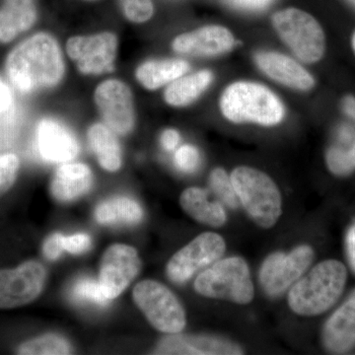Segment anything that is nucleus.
<instances>
[{"instance_id":"39448f33","label":"nucleus","mask_w":355,"mask_h":355,"mask_svg":"<svg viewBox=\"0 0 355 355\" xmlns=\"http://www.w3.org/2000/svg\"><path fill=\"white\" fill-rule=\"evenodd\" d=\"M195 289L205 297L223 299L238 304H248L254 298L249 266L239 257L216 261L198 275Z\"/></svg>"},{"instance_id":"7ed1b4c3","label":"nucleus","mask_w":355,"mask_h":355,"mask_svg":"<svg viewBox=\"0 0 355 355\" xmlns=\"http://www.w3.org/2000/svg\"><path fill=\"white\" fill-rule=\"evenodd\" d=\"M347 270L336 260L318 263L292 287L288 304L295 314L312 317L331 309L342 296Z\"/></svg>"},{"instance_id":"9b49d317","label":"nucleus","mask_w":355,"mask_h":355,"mask_svg":"<svg viewBox=\"0 0 355 355\" xmlns=\"http://www.w3.org/2000/svg\"><path fill=\"white\" fill-rule=\"evenodd\" d=\"M48 272L38 261H29L13 270H0V309L33 302L46 284Z\"/></svg>"},{"instance_id":"423d86ee","label":"nucleus","mask_w":355,"mask_h":355,"mask_svg":"<svg viewBox=\"0 0 355 355\" xmlns=\"http://www.w3.org/2000/svg\"><path fill=\"white\" fill-rule=\"evenodd\" d=\"M272 23L280 39L306 64L323 58L326 38L323 28L311 14L301 9H284L272 15Z\"/></svg>"},{"instance_id":"e433bc0d","label":"nucleus","mask_w":355,"mask_h":355,"mask_svg":"<svg viewBox=\"0 0 355 355\" xmlns=\"http://www.w3.org/2000/svg\"><path fill=\"white\" fill-rule=\"evenodd\" d=\"M180 142V135L177 130H166L161 135V144L164 147L166 150L172 151L176 148L178 144Z\"/></svg>"},{"instance_id":"412c9836","label":"nucleus","mask_w":355,"mask_h":355,"mask_svg":"<svg viewBox=\"0 0 355 355\" xmlns=\"http://www.w3.org/2000/svg\"><path fill=\"white\" fill-rule=\"evenodd\" d=\"M38 19L36 0H4L0 7V42L9 43Z\"/></svg>"},{"instance_id":"aec40b11","label":"nucleus","mask_w":355,"mask_h":355,"mask_svg":"<svg viewBox=\"0 0 355 355\" xmlns=\"http://www.w3.org/2000/svg\"><path fill=\"white\" fill-rule=\"evenodd\" d=\"M93 173L83 163H64L51 181V197L60 202H73L92 188Z\"/></svg>"},{"instance_id":"a211bd4d","label":"nucleus","mask_w":355,"mask_h":355,"mask_svg":"<svg viewBox=\"0 0 355 355\" xmlns=\"http://www.w3.org/2000/svg\"><path fill=\"white\" fill-rule=\"evenodd\" d=\"M155 354H242L243 350L234 343L209 336H175L161 340Z\"/></svg>"},{"instance_id":"f704fd0d","label":"nucleus","mask_w":355,"mask_h":355,"mask_svg":"<svg viewBox=\"0 0 355 355\" xmlns=\"http://www.w3.org/2000/svg\"><path fill=\"white\" fill-rule=\"evenodd\" d=\"M14 112L13 92L10 86L0 76V116Z\"/></svg>"},{"instance_id":"393cba45","label":"nucleus","mask_w":355,"mask_h":355,"mask_svg":"<svg viewBox=\"0 0 355 355\" xmlns=\"http://www.w3.org/2000/svg\"><path fill=\"white\" fill-rule=\"evenodd\" d=\"M116 135L105 123H94L87 132L89 146L103 169L108 172L118 171L123 163L120 142Z\"/></svg>"},{"instance_id":"a878e982","label":"nucleus","mask_w":355,"mask_h":355,"mask_svg":"<svg viewBox=\"0 0 355 355\" xmlns=\"http://www.w3.org/2000/svg\"><path fill=\"white\" fill-rule=\"evenodd\" d=\"M144 218L139 203L127 197L110 198L95 209V219L102 225H135Z\"/></svg>"},{"instance_id":"c756f323","label":"nucleus","mask_w":355,"mask_h":355,"mask_svg":"<svg viewBox=\"0 0 355 355\" xmlns=\"http://www.w3.org/2000/svg\"><path fill=\"white\" fill-rule=\"evenodd\" d=\"M121 7L123 16L137 24L150 20L154 13L153 0H121Z\"/></svg>"},{"instance_id":"58836bf2","label":"nucleus","mask_w":355,"mask_h":355,"mask_svg":"<svg viewBox=\"0 0 355 355\" xmlns=\"http://www.w3.org/2000/svg\"><path fill=\"white\" fill-rule=\"evenodd\" d=\"M352 48H354V51L355 53V32L354 36H352Z\"/></svg>"},{"instance_id":"6ab92c4d","label":"nucleus","mask_w":355,"mask_h":355,"mask_svg":"<svg viewBox=\"0 0 355 355\" xmlns=\"http://www.w3.org/2000/svg\"><path fill=\"white\" fill-rule=\"evenodd\" d=\"M323 343L335 354L349 352L355 347V291L324 324Z\"/></svg>"},{"instance_id":"2eb2a0df","label":"nucleus","mask_w":355,"mask_h":355,"mask_svg":"<svg viewBox=\"0 0 355 355\" xmlns=\"http://www.w3.org/2000/svg\"><path fill=\"white\" fill-rule=\"evenodd\" d=\"M235 39L227 28L219 25L203 26L195 31L179 35L172 48L180 55L216 57L234 48Z\"/></svg>"},{"instance_id":"1a4fd4ad","label":"nucleus","mask_w":355,"mask_h":355,"mask_svg":"<svg viewBox=\"0 0 355 355\" xmlns=\"http://www.w3.org/2000/svg\"><path fill=\"white\" fill-rule=\"evenodd\" d=\"M226 244L220 235L202 233L178 251L168 261L166 272L175 284H184L205 266L216 263L225 253Z\"/></svg>"},{"instance_id":"7c9ffc66","label":"nucleus","mask_w":355,"mask_h":355,"mask_svg":"<svg viewBox=\"0 0 355 355\" xmlns=\"http://www.w3.org/2000/svg\"><path fill=\"white\" fill-rule=\"evenodd\" d=\"M19 158L13 153L0 155V197L15 183L19 172Z\"/></svg>"},{"instance_id":"f03ea898","label":"nucleus","mask_w":355,"mask_h":355,"mask_svg":"<svg viewBox=\"0 0 355 355\" xmlns=\"http://www.w3.org/2000/svg\"><path fill=\"white\" fill-rule=\"evenodd\" d=\"M219 109L234 123H257L272 127L286 116V107L270 88L257 83L237 81L222 92Z\"/></svg>"},{"instance_id":"c9c22d12","label":"nucleus","mask_w":355,"mask_h":355,"mask_svg":"<svg viewBox=\"0 0 355 355\" xmlns=\"http://www.w3.org/2000/svg\"><path fill=\"white\" fill-rule=\"evenodd\" d=\"M233 6L246 10H261L270 3L272 0H228Z\"/></svg>"},{"instance_id":"a19ab883","label":"nucleus","mask_w":355,"mask_h":355,"mask_svg":"<svg viewBox=\"0 0 355 355\" xmlns=\"http://www.w3.org/2000/svg\"><path fill=\"white\" fill-rule=\"evenodd\" d=\"M350 1L354 2V3L355 4V0H350Z\"/></svg>"},{"instance_id":"b1692460","label":"nucleus","mask_w":355,"mask_h":355,"mask_svg":"<svg viewBox=\"0 0 355 355\" xmlns=\"http://www.w3.org/2000/svg\"><path fill=\"white\" fill-rule=\"evenodd\" d=\"M190 69L184 60H148L135 70V78L147 90L154 91L183 76Z\"/></svg>"},{"instance_id":"cd10ccee","label":"nucleus","mask_w":355,"mask_h":355,"mask_svg":"<svg viewBox=\"0 0 355 355\" xmlns=\"http://www.w3.org/2000/svg\"><path fill=\"white\" fill-rule=\"evenodd\" d=\"M209 184L211 190L224 205L231 209H237L239 207V198L225 170L221 168L214 169L210 174Z\"/></svg>"},{"instance_id":"ddd939ff","label":"nucleus","mask_w":355,"mask_h":355,"mask_svg":"<svg viewBox=\"0 0 355 355\" xmlns=\"http://www.w3.org/2000/svg\"><path fill=\"white\" fill-rule=\"evenodd\" d=\"M141 270L137 250L128 245L114 244L106 250L100 265L99 284L109 300L120 296Z\"/></svg>"},{"instance_id":"f257e3e1","label":"nucleus","mask_w":355,"mask_h":355,"mask_svg":"<svg viewBox=\"0 0 355 355\" xmlns=\"http://www.w3.org/2000/svg\"><path fill=\"white\" fill-rule=\"evenodd\" d=\"M6 72L11 85L23 94L55 87L65 72L57 40L44 32L24 40L7 55Z\"/></svg>"},{"instance_id":"4468645a","label":"nucleus","mask_w":355,"mask_h":355,"mask_svg":"<svg viewBox=\"0 0 355 355\" xmlns=\"http://www.w3.org/2000/svg\"><path fill=\"white\" fill-rule=\"evenodd\" d=\"M37 150L46 162L67 163L79 153V142L74 133L62 121L44 118L36 128Z\"/></svg>"},{"instance_id":"72a5a7b5","label":"nucleus","mask_w":355,"mask_h":355,"mask_svg":"<svg viewBox=\"0 0 355 355\" xmlns=\"http://www.w3.org/2000/svg\"><path fill=\"white\" fill-rule=\"evenodd\" d=\"M62 239V234H60V233H53V234L46 238L44 243L43 252L48 260H58L62 251H64Z\"/></svg>"},{"instance_id":"c85d7f7f","label":"nucleus","mask_w":355,"mask_h":355,"mask_svg":"<svg viewBox=\"0 0 355 355\" xmlns=\"http://www.w3.org/2000/svg\"><path fill=\"white\" fill-rule=\"evenodd\" d=\"M71 294L77 301L98 306H106L109 301L108 298L105 297L99 282L91 279H79L72 287Z\"/></svg>"},{"instance_id":"9d476101","label":"nucleus","mask_w":355,"mask_h":355,"mask_svg":"<svg viewBox=\"0 0 355 355\" xmlns=\"http://www.w3.org/2000/svg\"><path fill=\"white\" fill-rule=\"evenodd\" d=\"M314 256L312 248L307 245L297 247L289 254L275 253L268 256L260 270L263 291L270 296L284 293L304 275Z\"/></svg>"},{"instance_id":"0eeeda50","label":"nucleus","mask_w":355,"mask_h":355,"mask_svg":"<svg viewBox=\"0 0 355 355\" xmlns=\"http://www.w3.org/2000/svg\"><path fill=\"white\" fill-rule=\"evenodd\" d=\"M132 298L156 330L169 335L183 331L186 312L168 287L155 280H144L133 288Z\"/></svg>"},{"instance_id":"2f4dec72","label":"nucleus","mask_w":355,"mask_h":355,"mask_svg":"<svg viewBox=\"0 0 355 355\" xmlns=\"http://www.w3.org/2000/svg\"><path fill=\"white\" fill-rule=\"evenodd\" d=\"M200 153L195 146L186 144L180 147L175 154V163L180 170L186 173H193L200 165Z\"/></svg>"},{"instance_id":"4be33fe9","label":"nucleus","mask_w":355,"mask_h":355,"mask_svg":"<svg viewBox=\"0 0 355 355\" xmlns=\"http://www.w3.org/2000/svg\"><path fill=\"white\" fill-rule=\"evenodd\" d=\"M180 205L193 220L211 227H220L227 220L220 202L210 200L209 193L200 188H189L182 193Z\"/></svg>"},{"instance_id":"6e6552de","label":"nucleus","mask_w":355,"mask_h":355,"mask_svg":"<svg viewBox=\"0 0 355 355\" xmlns=\"http://www.w3.org/2000/svg\"><path fill=\"white\" fill-rule=\"evenodd\" d=\"M118 48V37L112 32L71 37L65 46L67 55L84 76H100L112 71Z\"/></svg>"},{"instance_id":"5701e85b","label":"nucleus","mask_w":355,"mask_h":355,"mask_svg":"<svg viewBox=\"0 0 355 355\" xmlns=\"http://www.w3.org/2000/svg\"><path fill=\"white\" fill-rule=\"evenodd\" d=\"M214 80V73L203 69L183 76L168 84L164 92V100L175 108L189 106L207 90Z\"/></svg>"},{"instance_id":"f8f14e48","label":"nucleus","mask_w":355,"mask_h":355,"mask_svg":"<svg viewBox=\"0 0 355 355\" xmlns=\"http://www.w3.org/2000/svg\"><path fill=\"white\" fill-rule=\"evenodd\" d=\"M94 101L103 121L116 135H128L135 125L132 90L119 79L103 81L96 88Z\"/></svg>"},{"instance_id":"473e14b6","label":"nucleus","mask_w":355,"mask_h":355,"mask_svg":"<svg viewBox=\"0 0 355 355\" xmlns=\"http://www.w3.org/2000/svg\"><path fill=\"white\" fill-rule=\"evenodd\" d=\"M62 241L64 251L73 254L85 253L92 245L91 238L84 233H77L71 236L62 235Z\"/></svg>"},{"instance_id":"f3484780","label":"nucleus","mask_w":355,"mask_h":355,"mask_svg":"<svg viewBox=\"0 0 355 355\" xmlns=\"http://www.w3.org/2000/svg\"><path fill=\"white\" fill-rule=\"evenodd\" d=\"M257 67L282 85L298 91H309L315 86L314 77L299 62L275 51H259L254 53Z\"/></svg>"},{"instance_id":"bb28decb","label":"nucleus","mask_w":355,"mask_h":355,"mask_svg":"<svg viewBox=\"0 0 355 355\" xmlns=\"http://www.w3.org/2000/svg\"><path fill=\"white\" fill-rule=\"evenodd\" d=\"M72 347L64 336L48 334L32 338L20 345L18 354L62 355L72 354Z\"/></svg>"},{"instance_id":"4c0bfd02","label":"nucleus","mask_w":355,"mask_h":355,"mask_svg":"<svg viewBox=\"0 0 355 355\" xmlns=\"http://www.w3.org/2000/svg\"><path fill=\"white\" fill-rule=\"evenodd\" d=\"M345 244H347V253L350 266L355 272V223L350 226Z\"/></svg>"},{"instance_id":"20e7f679","label":"nucleus","mask_w":355,"mask_h":355,"mask_svg":"<svg viewBox=\"0 0 355 355\" xmlns=\"http://www.w3.org/2000/svg\"><path fill=\"white\" fill-rule=\"evenodd\" d=\"M230 179L249 216L261 227L275 226L282 216V200L270 177L260 170L242 166L233 170Z\"/></svg>"},{"instance_id":"dca6fc26","label":"nucleus","mask_w":355,"mask_h":355,"mask_svg":"<svg viewBox=\"0 0 355 355\" xmlns=\"http://www.w3.org/2000/svg\"><path fill=\"white\" fill-rule=\"evenodd\" d=\"M343 109L347 120L336 128L326 153L329 170L336 176H347L355 170V98L347 96Z\"/></svg>"},{"instance_id":"ea45409f","label":"nucleus","mask_w":355,"mask_h":355,"mask_svg":"<svg viewBox=\"0 0 355 355\" xmlns=\"http://www.w3.org/2000/svg\"><path fill=\"white\" fill-rule=\"evenodd\" d=\"M87 1H96V0H87Z\"/></svg>"}]
</instances>
